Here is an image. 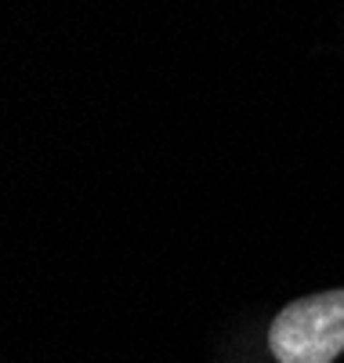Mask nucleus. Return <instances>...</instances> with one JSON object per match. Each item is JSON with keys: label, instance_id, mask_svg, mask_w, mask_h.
Segmentation results:
<instances>
[{"label": "nucleus", "instance_id": "f257e3e1", "mask_svg": "<svg viewBox=\"0 0 344 363\" xmlns=\"http://www.w3.org/2000/svg\"><path fill=\"white\" fill-rule=\"evenodd\" d=\"M268 349L279 363H330L344 352V291L301 298L272 320Z\"/></svg>", "mask_w": 344, "mask_h": 363}]
</instances>
